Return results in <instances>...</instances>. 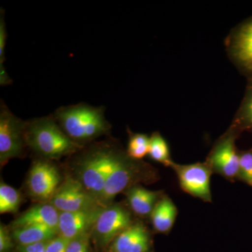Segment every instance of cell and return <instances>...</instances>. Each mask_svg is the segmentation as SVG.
I'll return each mask as SVG.
<instances>
[{
    "mask_svg": "<svg viewBox=\"0 0 252 252\" xmlns=\"http://www.w3.org/2000/svg\"><path fill=\"white\" fill-rule=\"evenodd\" d=\"M23 199V194L20 190L6 185L4 182L1 181L0 213H16L22 204Z\"/></svg>",
    "mask_w": 252,
    "mask_h": 252,
    "instance_id": "ac0fdd59",
    "label": "cell"
},
{
    "mask_svg": "<svg viewBox=\"0 0 252 252\" xmlns=\"http://www.w3.org/2000/svg\"><path fill=\"white\" fill-rule=\"evenodd\" d=\"M7 32L4 19V10H0V64H4Z\"/></svg>",
    "mask_w": 252,
    "mask_h": 252,
    "instance_id": "484cf974",
    "label": "cell"
},
{
    "mask_svg": "<svg viewBox=\"0 0 252 252\" xmlns=\"http://www.w3.org/2000/svg\"><path fill=\"white\" fill-rule=\"evenodd\" d=\"M238 176L252 187V151L240 154Z\"/></svg>",
    "mask_w": 252,
    "mask_h": 252,
    "instance_id": "44dd1931",
    "label": "cell"
},
{
    "mask_svg": "<svg viewBox=\"0 0 252 252\" xmlns=\"http://www.w3.org/2000/svg\"><path fill=\"white\" fill-rule=\"evenodd\" d=\"M231 53L238 64L245 70L252 72V19L235 32L232 41Z\"/></svg>",
    "mask_w": 252,
    "mask_h": 252,
    "instance_id": "9a60e30c",
    "label": "cell"
},
{
    "mask_svg": "<svg viewBox=\"0 0 252 252\" xmlns=\"http://www.w3.org/2000/svg\"><path fill=\"white\" fill-rule=\"evenodd\" d=\"M177 215V209L171 199L161 197L150 216L154 229L160 233H168L175 223Z\"/></svg>",
    "mask_w": 252,
    "mask_h": 252,
    "instance_id": "e0dca14e",
    "label": "cell"
},
{
    "mask_svg": "<svg viewBox=\"0 0 252 252\" xmlns=\"http://www.w3.org/2000/svg\"><path fill=\"white\" fill-rule=\"evenodd\" d=\"M135 220L129 207L121 203L104 207L91 232V243L97 252L105 251L113 240Z\"/></svg>",
    "mask_w": 252,
    "mask_h": 252,
    "instance_id": "8992f818",
    "label": "cell"
},
{
    "mask_svg": "<svg viewBox=\"0 0 252 252\" xmlns=\"http://www.w3.org/2000/svg\"><path fill=\"white\" fill-rule=\"evenodd\" d=\"M50 203L60 212L87 211L102 207L80 183L65 173Z\"/></svg>",
    "mask_w": 252,
    "mask_h": 252,
    "instance_id": "ba28073f",
    "label": "cell"
},
{
    "mask_svg": "<svg viewBox=\"0 0 252 252\" xmlns=\"http://www.w3.org/2000/svg\"><path fill=\"white\" fill-rule=\"evenodd\" d=\"M53 115L66 135L81 147L110 135L112 125L106 119L103 106L86 103L63 106Z\"/></svg>",
    "mask_w": 252,
    "mask_h": 252,
    "instance_id": "7a4b0ae2",
    "label": "cell"
},
{
    "mask_svg": "<svg viewBox=\"0 0 252 252\" xmlns=\"http://www.w3.org/2000/svg\"><path fill=\"white\" fill-rule=\"evenodd\" d=\"M25 135L29 152L40 158L59 161L82 148L66 135L53 114L26 121Z\"/></svg>",
    "mask_w": 252,
    "mask_h": 252,
    "instance_id": "3957f363",
    "label": "cell"
},
{
    "mask_svg": "<svg viewBox=\"0 0 252 252\" xmlns=\"http://www.w3.org/2000/svg\"><path fill=\"white\" fill-rule=\"evenodd\" d=\"M26 121L11 112L1 99L0 102V165L4 167L12 158H23L28 152L26 144Z\"/></svg>",
    "mask_w": 252,
    "mask_h": 252,
    "instance_id": "52a82bcc",
    "label": "cell"
},
{
    "mask_svg": "<svg viewBox=\"0 0 252 252\" xmlns=\"http://www.w3.org/2000/svg\"><path fill=\"white\" fill-rule=\"evenodd\" d=\"M13 84L12 79L6 72L4 64H0V86L1 87L9 86Z\"/></svg>",
    "mask_w": 252,
    "mask_h": 252,
    "instance_id": "83f0119b",
    "label": "cell"
},
{
    "mask_svg": "<svg viewBox=\"0 0 252 252\" xmlns=\"http://www.w3.org/2000/svg\"><path fill=\"white\" fill-rule=\"evenodd\" d=\"M152 239L142 222L134 221L118 235L104 252H150Z\"/></svg>",
    "mask_w": 252,
    "mask_h": 252,
    "instance_id": "30bf717a",
    "label": "cell"
},
{
    "mask_svg": "<svg viewBox=\"0 0 252 252\" xmlns=\"http://www.w3.org/2000/svg\"><path fill=\"white\" fill-rule=\"evenodd\" d=\"M124 152L117 140L107 137L84 146L66 158L63 170L99 202L106 181Z\"/></svg>",
    "mask_w": 252,
    "mask_h": 252,
    "instance_id": "6da1fadb",
    "label": "cell"
},
{
    "mask_svg": "<svg viewBox=\"0 0 252 252\" xmlns=\"http://www.w3.org/2000/svg\"><path fill=\"white\" fill-rule=\"evenodd\" d=\"M60 212L51 203H37L20 214L9 225L11 229L31 225H46L58 228Z\"/></svg>",
    "mask_w": 252,
    "mask_h": 252,
    "instance_id": "4fadbf2b",
    "label": "cell"
},
{
    "mask_svg": "<svg viewBox=\"0 0 252 252\" xmlns=\"http://www.w3.org/2000/svg\"><path fill=\"white\" fill-rule=\"evenodd\" d=\"M46 242L26 246H17L16 252H46Z\"/></svg>",
    "mask_w": 252,
    "mask_h": 252,
    "instance_id": "4316f807",
    "label": "cell"
},
{
    "mask_svg": "<svg viewBox=\"0 0 252 252\" xmlns=\"http://www.w3.org/2000/svg\"><path fill=\"white\" fill-rule=\"evenodd\" d=\"M124 193L131 211L142 217L151 216L161 195L160 191L149 190L140 185L134 186Z\"/></svg>",
    "mask_w": 252,
    "mask_h": 252,
    "instance_id": "5bb4252c",
    "label": "cell"
},
{
    "mask_svg": "<svg viewBox=\"0 0 252 252\" xmlns=\"http://www.w3.org/2000/svg\"><path fill=\"white\" fill-rule=\"evenodd\" d=\"M104 207L87 211L60 212L59 234L67 240L91 233L94 222Z\"/></svg>",
    "mask_w": 252,
    "mask_h": 252,
    "instance_id": "8fae6325",
    "label": "cell"
},
{
    "mask_svg": "<svg viewBox=\"0 0 252 252\" xmlns=\"http://www.w3.org/2000/svg\"><path fill=\"white\" fill-rule=\"evenodd\" d=\"M10 230L16 246L46 243L59 235L58 228L46 225H26Z\"/></svg>",
    "mask_w": 252,
    "mask_h": 252,
    "instance_id": "2e32d148",
    "label": "cell"
},
{
    "mask_svg": "<svg viewBox=\"0 0 252 252\" xmlns=\"http://www.w3.org/2000/svg\"><path fill=\"white\" fill-rule=\"evenodd\" d=\"M155 178L154 168L142 160L132 158L125 151L106 181L99 203L102 207L107 206L119 193L139 183L152 182Z\"/></svg>",
    "mask_w": 252,
    "mask_h": 252,
    "instance_id": "277c9868",
    "label": "cell"
},
{
    "mask_svg": "<svg viewBox=\"0 0 252 252\" xmlns=\"http://www.w3.org/2000/svg\"><path fill=\"white\" fill-rule=\"evenodd\" d=\"M149 156L152 160L163 164L165 166L171 165L172 161L168 145L159 132H154L150 137Z\"/></svg>",
    "mask_w": 252,
    "mask_h": 252,
    "instance_id": "d6986e66",
    "label": "cell"
},
{
    "mask_svg": "<svg viewBox=\"0 0 252 252\" xmlns=\"http://www.w3.org/2000/svg\"><path fill=\"white\" fill-rule=\"evenodd\" d=\"M128 132L129 140L126 152L132 158L141 160L149 155L150 137L145 134L134 133L130 130Z\"/></svg>",
    "mask_w": 252,
    "mask_h": 252,
    "instance_id": "ffe728a7",
    "label": "cell"
},
{
    "mask_svg": "<svg viewBox=\"0 0 252 252\" xmlns=\"http://www.w3.org/2000/svg\"><path fill=\"white\" fill-rule=\"evenodd\" d=\"M70 240L57 235L46 243V252H66Z\"/></svg>",
    "mask_w": 252,
    "mask_h": 252,
    "instance_id": "d4e9b609",
    "label": "cell"
},
{
    "mask_svg": "<svg viewBox=\"0 0 252 252\" xmlns=\"http://www.w3.org/2000/svg\"><path fill=\"white\" fill-rule=\"evenodd\" d=\"M209 162L212 170L226 178L238 176L240 154L237 152L233 136H227L217 144Z\"/></svg>",
    "mask_w": 252,
    "mask_h": 252,
    "instance_id": "7c38bea8",
    "label": "cell"
},
{
    "mask_svg": "<svg viewBox=\"0 0 252 252\" xmlns=\"http://www.w3.org/2000/svg\"><path fill=\"white\" fill-rule=\"evenodd\" d=\"M170 167L175 170L181 187L185 192L204 201L211 202L210 176L212 169L208 164L179 165L172 162Z\"/></svg>",
    "mask_w": 252,
    "mask_h": 252,
    "instance_id": "9c48e42d",
    "label": "cell"
},
{
    "mask_svg": "<svg viewBox=\"0 0 252 252\" xmlns=\"http://www.w3.org/2000/svg\"><path fill=\"white\" fill-rule=\"evenodd\" d=\"M64 178V170L54 160L34 157L25 182L33 203H50Z\"/></svg>",
    "mask_w": 252,
    "mask_h": 252,
    "instance_id": "5b68a950",
    "label": "cell"
},
{
    "mask_svg": "<svg viewBox=\"0 0 252 252\" xmlns=\"http://www.w3.org/2000/svg\"><path fill=\"white\" fill-rule=\"evenodd\" d=\"M16 248L9 227L0 223V252H16Z\"/></svg>",
    "mask_w": 252,
    "mask_h": 252,
    "instance_id": "cb8c5ba5",
    "label": "cell"
},
{
    "mask_svg": "<svg viewBox=\"0 0 252 252\" xmlns=\"http://www.w3.org/2000/svg\"><path fill=\"white\" fill-rule=\"evenodd\" d=\"M91 245V233H86L71 240L66 252H92Z\"/></svg>",
    "mask_w": 252,
    "mask_h": 252,
    "instance_id": "603a6c76",
    "label": "cell"
},
{
    "mask_svg": "<svg viewBox=\"0 0 252 252\" xmlns=\"http://www.w3.org/2000/svg\"><path fill=\"white\" fill-rule=\"evenodd\" d=\"M239 121L244 127L252 129V89L244 99L239 112Z\"/></svg>",
    "mask_w": 252,
    "mask_h": 252,
    "instance_id": "7402d4cb",
    "label": "cell"
}]
</instances>
